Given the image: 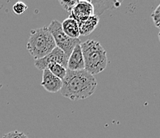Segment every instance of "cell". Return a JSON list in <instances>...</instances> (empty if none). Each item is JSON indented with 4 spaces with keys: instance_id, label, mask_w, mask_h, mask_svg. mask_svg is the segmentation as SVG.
Returning a JSON list of instances; mask_svg holds the SVG:
<instances>
[{
    "instance_id": "1",
    "label": "cell",
    "mask_w": 160,
    "mask_h": 138,
    "mask_svg": "<svg viewBox=\"0 0 160 138\" xmlns=\"http://www.w3.org/2000/svg\"><path fill=\"white\" fill-rule=\"evenodd\" d=\"M62 82L61 94L71 101L86 99L95 93L97 87L95 77L85 69L78 71L67 69Z\"/></svg>"
},
{
    "instance_id": "2",
    "label": "cell",
    "mask_w": 160,
    "mask_h": 138,
    "mask_svg": "<svg viewBox=\"0 0 160 138\" xmlns=\"http://www.w3.org/2000/svg\"><path fill=\"white\" fill-rule=\"evenodd\" d=\"M83 58L85 62V70L92 76L97 75L107 66V52L99 42L87 40L81 43Z\"/></svg>"
},
{
    "instance_id": "3",
    "label": "cell",
    "mask_w": 160,
    "mask_h": 138,
    "mask_svg": "<svg viewBox=\"0 0 160 138\" xmlns=\"http://www.w3.org/2000/svg\"><path fill=\"white\" fill-rule=\"evenodd\" d=\"M56 47L54 39L47 27L34 29L30 31L27 49L34 61L44 58Z\"/></svg>"
},
{
    "instance_id": "4",
    "label": "cell",
    "mask_w": 160,
    "mask_h": 138,
    "mask_svg": "<svg viewBox=\"0 0 160 138\" xmlns=\"http://www.w3.org/2000/svg\"><path fill=\"white\" fill-rule=\"evenodd\" d=\"M47 27L54 39L57 47L61 49L68 57L72 53L74 47L81 43L79 38H71L67 36L62 30V23L58 20L53 19Z\"/></svg>"
},
{
    "instance_id": "5",
    "label": "cell",
    "mask_w": 160,
    "mask_h": 138,
    "mask_svg": "<svg viewBox=\"0 0 160 138\" xmlns=\"http://www.w3.org/2000/svg\"><path fill=\"white\" fill-rule=\"evenodd\" d=\"M69 57L67 56L61 49L56 47L54 50H52L48 55L45 56L42 59L34 61V66L38 69L43 71L46 69L48 65L52 63L60 64L67 69Z\"/></svg>"
},
{
    "instance_id": "6",
    "label": "cell",
    "mask_w": 160,
    "mask_h": 138,
    "mask_svg": "<svg viewBox=\"0 0 160 138\" xmlns=\"http://www.w3.org/2000/svg\"><path fill=\"white\" fill-rule=\"evenodd\" d=\"M69 14V18L76 20L78 23L85 21L94 15L93 6L90 1H78Z\"/></svg>"
},
{
    "instance_id": "7",
    "label": "cell",
    "mask_w": 160,
    "mask_h": 138,
    "mask_svg": "<svg viewBox=\"0 0 160 138\" xmlns=\"http://www.w3.org/2000/svg\"><path fill=\"white\" fill-rule=\"evenodd\" d=\"M62 80L54 76L49 69H45L43 70L42 81V86L49 93H57L61 90L62 87Z\"/></svg>"
},
{
    "instance_id": "8",
    "label": "cell",
    "mask_w": 160,
    "mask_h": 138,
    "mask_svg": "<svg viewBox=\"0 0 160 138\" xmlns=\"http://www.w3.org/2000/svg\"><path fill=\"white\" fill-rule=\"evenodd\" d=\"M67 69H69V70L72 71H78L85 69V62H84L81 44L77 45L74 47L72 53L69 56L68 64H67Z\"/></svg>"
},
{
    "instance_id": "9",
    "label": "cell",
    "mask_w": 160,
    "mask_h": 138,
    "mask_svg": "<svg viewBox=\"0 0 160 138\" xmlns=\"http://www.w3.org/2000/svg\"><path fill=\"white\" fill-rule=\"evenodd\" d=\"M99 22H100V19L98 16L92 15L85 21L78 23L80 35L87 36L91 34L97 27Z\"/></svg>"
},
{
    "instance_id": "10",
    "label": "cell",
    "mask_w": 160,
    "mask_h": 138,
    "mask_svg": "<svg viewBox=\"0 0 160 138\" xmlns=\"http://www.w3.org/2000/svg\"><path fill=\"white\" fill-rule=\"evenodd\" d=\"M64 33L71 38H79L80 30L78 23L71 18H68L62 23Z\"/></svg>"
},
{
    "instance_id": "11",
    "label": "cell",
    "mask_w": 160,
    "mask_h": 138,
    "mask_svg": "<svg viewBox=\"0 0 160 138\" xmlns=\"http://www.w3.org/2000/svg\"><path fill=\"white\" fill-rule=\"evenodd\" d=\"M94 8V15L102 14L106 10L112 8L114 7H120V2H104V1H90Z\"/></svg>"
},
{
    "instance_id": "12",
    "label": "cell",
    "mask_w": 160,
    "mask_h": 138,
    "mask_svg": "<svg viewBox=\"0 0 160 138\" xmlns=\"http://www.w3.org/2000/svg\"><path fill=\"white\" fill-rule=\"evenodd\" d=\"M46 69H49L54 76L58 77L61 80H63L66 75L67 69L63 66L58 63H52L48 65Z\"/></svg>"
},
{
    "instance_id": "13",
    "label": "cell",
    "mask_w": 160,
    "mask_h": 138,
    "mask_svg": "<svg viewBox=\"0 0 160 138\" xmlns=\"http://www.w3.org/2000/svg\"><path fill=\"white\" fill-rule=\"evenodd\" d=\"M28 7H27V4H25L24 3L22 2H17L12 7V10L14 11V13L15 14H18V15H20V14H23L25 11H27Z\"/></svg>"
},
{
    "instance_id": "14",
    "label": "cell",
    "mask_w": 160,
    "mask_h": 138,
    "mask_svg": "<svg viewBox=\"0 0 160 138\" xmlns=\"http://www.w3.org/2000/svg\"><path fill=\"white\" fill-rule=\"evenodd\" d=\"M151 18L153 20V23L157 28L160 29V3L158 4L156 9L151 14Z\"/></svg>"
},
{
    "instance_id": "15",
    "label": "cell",
    "mask_w": 160,
    "mask_h": 138,
    "mask_svg": "<svg viewBox=\"0 0 160 138\" xmlns=\"http://www.w3.org/2000/svg\"><path fill=\"white\" fill-rule=\"evenodd\" d=\"M78 1H74V0H69V1H59L61 6L63 7L64 9L67 11V12L70 13L75 4L77 3Z\"/></svg>"
},
{
    "instance_id": "16",
    "label": "cell",
    "mask_w": 160,
    "mask_h": 138,
    "mask_svg": "<svg viewBox=\"0 0 160 138\" xmlns=\"http://www.w3.org/2000/svg\"><path fill=\"white\" fill-rule=\"evenodd\" d=\"M2 138H29L24 133L19 131H12L7 133L2 136Z\"/></svg>"
},
{
    "instance_id": "17",
    "label": "cell",
    "mask_w": 160,
    "mask_h": 138,
    "mask_svg": "<svg viewBox=\"0 0 160 138\" xmlns=\"http://www.w3.org/2000/svg\"><path fill=\"white\" fill-rule=\"evenodd\" d=\"M158 39H159V41H160V31L158 32Z\"/></svg>"
}]
</instances>
